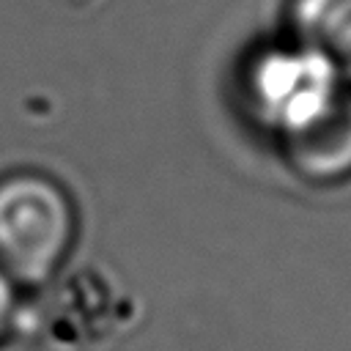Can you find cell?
Masks as SVG:
<instances>
[{"mask_svg":"<svg viewBox=\"0 0 351 351\" xmlns=\"http://www.w3.org/2000/svg\"><path fill=\"white\" fill-rule=\"evenodd\" d=\"M293 38L315 49L351 85V0H293Z\"/></svg>","mask_w":351,"mask_h":351,"instance_id":"277c9868","label":"cell"},{"mask_svg":"<svg viewBox=\"0 0 351 351\" xmlns=\"http://www.w3.org/2000/svg\"><path fill=\"white\" fill-rule=\"evenodd\" d=\"M8 307H11V288H8V280L0 271V326H3V321L8 315Z\"/></svg>","mask_w":351,"mask_h":351,"instance_id":"5b68a950","label":"cell"},{"mask_svg":"<svg viewBox=\"0 0 351 351\" xmlns=\"http://www.w3.org/2000/svg\"><path fill=\"white\" fill-rule=\"evenodd\" d=\"M71 236L66 197L47 181L14 178L0 186V261L22 280H44Z\"/></svg>","mask_w":351,"mask_h":351,"instance_id":"7a4b0ae2","label":"cell"},{"mask_svg":"<svg viewBox=\"0 0 351 351\" xmlns=\"http://www.w3.org/2000/svg\"><path fill=\"white\" fill-rule=\"evenodd\" d=\"M285 165L307 184L332 186L351 178V85L318 115L277 137Z\"/></svg>","mask_w":351,"mask_h":351,"instance_id":"3957f363","label":"cell"},{"mask_svg":"<svg viewBox=\"0 0 351 351\" xmlns=\"http://www.w3.org/2000/svg\"><path fill=\"white\" fill-rule=\"evenodd\" d=\"M348 82L326 58L302 41L261 49L244 74V99L252 118L282 137L318 115Z\"/></svg>","mask_w":351,"mask_h":351,"instance_id":"6da1fadb","label":"cell"}]
</instances>
